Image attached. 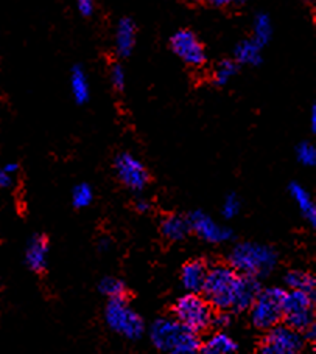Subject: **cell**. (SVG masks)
<instances>
[{
	"mask_svg": "<svg viewBox=\"0 0 316 354\" xmlns=\"http://www.w3.org/2000/svg\"><path fill=\"white\" fill-rule=\"evenodd\" d=\"M150 339L162 353L184 354L197 353L201 348L198 334L188 330L176 319H159L150 328Z\"/></svg>",
	"mask_w": 316,
	"mask_h": 354,
	"instance_id": "cell-1",
	"label": "cell"
},
{
	"mask_svg": "<svg viewBox=\"0 0 316 354\" xmlns=\"http://www.w3.org/2000/svg\"><path fill=\"white\" fill-rule=\"evenodd\" d=\"M286 284L290 289H299L304 292L315 295L316 292V281L315 277L304 270H292L286 277Z\"/></svg>",
	"mask_w": 316,
	"mask_h": 354,
	"instance_id": "cell-21",
	"label": "cell"
},
{
	"mask_svg": "<svg viewBox=\"0 0 316 354\" xmlns=\"http://www.w3.org/2000/svg\"><path fill=\"white\" fill-rule=\"evenodd\" d=\"M238 212H240V201H238L236 193H231L225 199V204H223V208H221V213H223V216L226 219H231L234 216H237Z\"/></svg>",
	"mask_w": 316,
	"mask_h": 354,
	"instance_id": "cell-27",
	"label": "cell"
},
{
	"mask_svg": "<svg viewBox=\"0 0 316 354\" xmlns=\"http://www.w3.org/2000/svg\"><path fill=\"white\" fill-rule=\"evenodd\" d=\"M109 248H111V244H109V241H106V239H103L102 241V244H100V250L102 252H106V250H109Z\"/></svg>",
	"mask_w": 316,
	"mask_h": 354,
	"instance_id": "cell-37",
	"label": "cell"
},
{
	"mask_svg": "<svg viewBox=\"0 0 316 354\" xmlns=\"http://www.w3.org/2000/svg\"><path fill=\"white\" fill-rule=\"evenodd\" d=\"M111 83L112 86L117 88V91H123L125 88V81H126V75H125V71L123 67L120 64H114L112 68H111Z\"/></svg>",
	"mask_w": 316,
	"mask_h": 354,
	"instance_id": "cell-28",
	"label": "cell"
},
{
	"mask_svg": "<svg viewBox=\"0 0 316 354\" xmlns=\"http://www.w3.org/2000/svg\"><path fill=\"white\" fill-rule=\"evenodd\" d=\"M105 320L114 333L128 340H137L143 336V320L123 299H109L105 309Z\"/></svg>",
	"mask_w": 316,
	"mask_h": 354,
	"instance_id": "cell-5",
	"label": "cell"
},
{
	"mask_svg": "<svg viewBox=\"0 0 316 354\" xmlns=\"http://www.w3.org/2000/svg\"><path fill=\"white\" fill-rule=\"evenodd\" d=\"M315 295L299 289H290L283 297L282 319L293 330L302 333L315 324Z\"/></svg>",
	"mask_w": 316,
	"mask_h": 354,
	"instance_id": "cell-7",
	"label": "cell"
},
{
	"mask_svg": "<svg viewBox=\"0 0 316 354\" xmlns=\"http://www.w3.org/2000/svg\"><path fill=\"white\" fill-rule=\"evenodd\" d=\"M94 189L87 183H80L72 192V204L77 208H86L92 204Z\"/></svg>",
	"mask_w": 316,
	"mask_h": 354,
	"instance_id": "cell-25",
	"label": "cell"
},
{
	"mask_svg": "<svg viewBox=\"0 0 316 354\" xmlns=\"http://www.w3.org/2000/svg\"><path fill=\"white\" fill-rule=\"evenodd\" d=\"M212 325L217 326L218 330H225L231 325V315L226 311H220L218 314H213L212 317Z\"/></svg>",
	"mask_w": 316,
	"mask_h": 354,
	"instance_id": "cell-29",
	"label": "cell"
},
{
	"mask_svg": "<svg viewBox=\"0 0 316 354\" xmlns=\"http://www.w3.org/2000/svg\"><path fill=\"white\" fill-rule=\"evenodd\" d=\"M236 62L246 66H258L262 62V47L254 39L240 42L236 47Z\"/></svg>",
	"mask_w": 316,
	"mask_h": 354,
	"instance_id": "cell-18",
	"label": "cell"
},
{
	"mask_svg": "<svg viewBox=\"0 0 316 354\" xmlns=\"http://www.w3.org/2000/svg\"><path fill=\"white\" fill-rule=\"evenodd\" d=\"M286 289L268 288L262 289L261 294L251 305V322L257 330L267 331L282 322L283 315V297Z\"/></svg>",
	"mask_w": 316,
	"mask_h": 354,
	"instance_id": "cell-6",
	"label": "cell"
},
{
	"mask_svg": "<svg viewBox=\"0 0 316 354\" xmlns=\"http://www.w3.org/2000/svg\"><path fill=\"white\" fill-rule=\"evenodd\" d=\"M209 2L215 6H226V5L234 3V0H209Z\"/></svg>",
	"mask_w": 316,
	"mask_h": 354,
	"instance_id": "cell-36",
	"label": "cell"
},
{
	"mask_svg": "<svg viewBox=\"0 0 316 354\" xmlns=\"http://www.w3.org/2000/svg\"><path fill=\"white\" fill-rule=\"evenodd\" d=\"M2 168L5 169L6 173L12 176V174L19 171V163H16V162H10V163H6V165H3Z\"/></svg>",
	"mask_w": 316,
	"mask_h": 354,
	"instance_id": "cell-34",
	"label": "cell"
},
{
	"mask_svg": "<svg viewBox=\"0 0 316 354\" xmlns=\"http://www.w3.org/2000/svg\"><path fill=\"white\" fill-rule=\"evenodd\" d=\"M170 47L173 53L187 66L200 67L204 64L206 53L203 44L195 36L191 30H179L170 39Z\"/></svg>",
	"mask_w": 316,
	"mask_h": 354,
	"instance_id": "cell-10",
	"label": "cell"
},
{
	"mask_svg": "<svg viewBox=\"0 0 316 354\" xmlns=\"http://www.w3.org/2000/svg\"><path fill=\"white\" fill-rule=\"evenodd\" d=\"M271 37H273V25H271V19L261 12V15H257L254 19V39L258 46L263 47L267 46V44L271 41Z\"/></svg>",
	"mask_w": 316,
	"mask_h": 354,
	"instance_id": "cell-22",
	"label": "cell"
},
{
	"mask_svg": "<svg viewBox=\"0 0 316 354\" xmlns=\"http://www.w3.org/2000/svg\"><path fill=\"white\" fill-rule=\"evenodd\" d=\"M187 223H188V227H191V232L197 233V235L201 239H204L206 243H211V244L227 243V241H231L234 236L231 229L218 225L209 216V214L201 212V210L192 212L191 214H188Z\"/></svg>",
	"mask_w": 316,
	"mask_h": 354,
	"instance_id": "cell-11",
	"label": "cell"
},
{
	"mask_svg": "<svg viewBox=\"0 0 316 354\" xmlns=\"http://www.w3.org/2000/svg\"><path fill=\"white\" fill-rule=\"evenodd\" d=\"M136 46V25L131 19L125 17L119 22L116 30V50L117 55L126 58L132 53Z\"/></svg>",
	"mask_w": 316,
	"mask_h": 354,
	"instance_id": "cell-15",
	"label": "cell"
},
{
	"mask_svg": "<svg viewBox=\"0 0 316 354\" xmlns=\"http://www.w3.org/2000/svg\"><path fill=\"white\" fill-rule=\"evenodd\" d=\"M302 337H304V340H308L310 344H315V340H316V326H315V324L308 326L307 330L302 331Z\"/></svg>",
	"mask_w": 316,
	"mask_h": 354,
	"instance_id": "cell-32",
	"label": "cell"
},
{
	"mask_svg": "<svg viewBox=\"0 0 316 354\" xmlns=\"http://www.w3.org/2000/svg\"><path fill=\"white\" fill-rule=\"evenodd\" d=\"M276 264V250L267 244L240 243L229 255V266L242 275L265 277L271 274Z\"/></svg>",
	"mask_w": 316,
	"mask_h": 354,
	"instance_id": "cell-2",
	"label": "cell"
},
{
	"mask_svg": "<svg viewBox=\"0 0 316 354\" xmlns=\"http://www.w3.org/2000/svg\"><path fill=\"white\" fill-rule=\"evenodd\" d=\"M245 2H246V0H234V3H238V5L240 3H245Z\"/></svg>",
	"mask_w": 316,
	"mask_h": 354,
	"instance_id": "cell-38",
	"label": "cell"
},
{
	"mask_svg": "<svg viewBox=\"0 0 316 354\" xmlns=\"http://www.w3.org/2000/svg\"><path fill=\"white\" fill-rule=\"evenodd\" d=\"M71 91L72 97L77 101L78 104L87 103V100L91 97V88H89V81L85 71L81 67H75L71 75Z\"/></svg>",
	"mask_w": 316,
	"mask_h": 354,
	"instance_id": "cell-19",
	"label": "cell"
},
{
	"mask_svg": "<svg viewBox=\"0 0 316 354\" xmlns=\"http://www.w3.org/2000/svg\"><path fill=\"white\" fill-rule=\"evenodd\" d=\"M207 264L204 261L193 260L188 261L181 269V283L188 292L200 294L203 289V284L207 275Z\"/></svg>",
	"mask_w": 316,
	"mask_h": 354,
	"instance_id": "cell-14",
	"label": "cell"
},
{
	"mask_svg": "<svg viewBox=\"0 0 316 354\" xmlns=\"http://www.w3.org/2000/svg\"><path fill=\"white\" fill-rule=\"evenodd\" d=\"M12 183V177L5 171L3 168H0V188H8Z\"/></svg>",
	"mask_w": 316,
	"mask_h": 354,
	"instance_id": "cell-31",
	"label": "cell"
},
{
	"mask_svg": "<svg viewBox=\"0 0 316 354\" xmlns=\"http://www.w3.org/2000/svg\"><path fill=\"white\" fill-rule=\"evenodd\" d=\"M114 168H116L119 180L126 188L132 189V192H142L150 183V174L147 168H145L143 163L137 157L128 153H122L116 157Z\"/></svg>",
	"mask_w": 316,
	"mask_h": 354,
	"instance_id": "cell-9",
	"label": "cell"
},
{
	"mask_svg": "<svg viewBox=\"0 0 316 354\" xmlns=\"http://www.w3.org/2000/svg\"><path fill=\"white\" fill-rule=\"evenodd\" d=\"M49 261V239L44 235H35L30 239L25 252V263L33 272H42Z\"/></svg>",
	"mask_w": 316,
	"mask_h": 354,
	"instance_id": "cell-13",
	"label": "cell"
},
{
	"mask_svg": "<svg viewBox=\"0 0 316 354\" xmlns=\"http://www.w3.org/2000/svg\"><path fill=\"white\" fill-rule=\"evenodd\" d=\"M288 193L292 194L293 201L296 202V205L299 207V210L302 214H304V218L312 225H316V207H315V202L312 201L310 193H308L307 189L298 182L290 183Z\"/></svg>",
	"mask_w": 316,
	"mask_h": 354,
	"instance_id": "cell-16",
	"label": "cell"
},
{
	"mask_svg": "<svg viewBox=\"0 0 316 354\" xmlns=\"http://www.w3.org/2000/svg\"><path fill=\"white\" fill-rule=\"evenodd\" d=\"M195 2H201V0H195Z\"/></svg>",
	"mask_w": 316,
	"mask_h": 354,
	"instance_id": "cell-39",
	"label": "cell"
},
{
	"mask_svg": "<svg viewBox=\"0 0 316 354\" xmlns=\"http://www.w3.org/2000/svg\"><path fill=\"white\" fill-rule=\"evenodd\" d=\"M261 290H262V286L261 283H258L257 277L240 274L231 309H234V311L237 313L249 309L252 303H254V300L257 299V295L261 294Z\"/></svg>",
	"mask_w": 316,
	"mask_h": 354,
	"instance_id": "cell-12",
	"label": "cell"
},
{
	"mask_svg": "<svg viewBox=\"0 0 316 354\" xmlns=\"http://www.w3.org/2000/svg\"><path fill=\"white\" fill-rule=\"evenodd\" d=\"M238 277V272L225 264L213 266L212 269L207 270L201 292L212 308L218 311H229L234 303V295H236Z\"/></svg>",
	"mask_w": 316,
	"mask_h": 354,
	"instance_id": "cell-3",
	"label": "cell"
},
{
	"mask_svg": "<svg viewBox=\"0 0 316 354\" xmlns=\"http://www.w3.org/2000/svg\"><path fill=\"white\" fill-rule=\"evenodd\" d=\"M175 319L197 334L212 326L213 308L204 295L191 292L179 297L173 306Z\"/></svg>",
	"mask_w": 316,
	"mask_h": 354,
	"instance_id": "cell-4",
	"label": "cell"
},
{
	"mask_svg": "<svg viewBox=\"0 0 316 354\" xmlns=\"http://www.w3.org/2000/svg\"><path fill=\"white\" fill-rule=\"evenodd\" d=\"M98 290L103 295H106L107 299H123V297H126L125 283L114 277H105L98 283Z\"/></svg>",
	"mask_w": 316,
	"mask_h": 354,
	"instance_id": "cell-23",
	"label": "cell"
},
{
	"mask_svg": "<svg viewBox=\"0 0 316 354\" xmlns=\"http://www.w3.org/2000/svg\"><path fill=\"white\" fill-rule=\"evenodd\" d=\"M238 66L236 61L231 59H223L218 62V66L215 67L213 71V83L217 86H226L229 83V80L234 78L237 75Z\"/></svg>",
	"mask_w": 316,
	"mask_h": 354,
	"instance_id": "cell-24",
	"label": "cell"
},
{
	"mask_svg": "<svg viewBox=\"0 0 316 354\" xmlns=\"http://www.w3.org/2000/svg\"><path fill=\"white\" fill-rule=\"evenodd\" d=\"M296 157L298 160L306 167H315L316 163V149L312 143L302 142L298 148H296Z\"/></svg>",
	"mask_w": 316,
	"mask_h": 354,
	"instance_id": "cell-26",
	"label": "cell"
},
{
	"mask_svg": "<svg viewBox=\"0 0 316 354\" xmlns=\"http://www.w3.org/2000/svg\"><path fill=\"white\" fill-rule=\"evenodd\" d=\"M78 10L83 16H91L94 12V0H77Z\"/></svg>",
	"mask_w": 316,
	"mask_h": 354,
	"instance_id": "cell-30",
	"label": "cell"
},
{
	"mask_svg": "<svg viewBox=\"0 0 316 354\" xmlns=\"http://www.w3.org/2000/svg\"><path fill=\"white\" fill-rule=\"evenodd\" d=\"M237 350H238L237 342H234V339H231L223 331L215 333L213 336L209 337V340H206V342L201 345V348H200V351L209 353V354H212V353H234Z\"/></svg>",
	"mask_w": 316,
	"mask_h": 354,
	"instance_id": "cell-20",
	"label": "cell"
},
{
	"mask_svg": "<svg viewBox=\"0 0 316 354\" xmlns=\"http://www.w3.org/2000/svg\"><path fill=\"white\" fill-rule=\"evenodd\" d=\"M188 232H191V227H188L187 218L178 216V214H170L161 224L162 236L172 243L182 241L188 235Z\"/></svg>",
	"mask_w": 316,
	"mask_h": 354,
	"instance_id": "cell-17",
	"label": "cell"
},
{
	"mask_svg": "<svg viewBox=\"0 0 316 354\" xmlns=\"http://www.w3.org/2000/svg\"><path fill=\"white\" fill-rule=\"evenodd\" d=\"M136 210L141 212V213H145L150 210V202L147 199H139L136 201Z\"/></svg>",
	"mask_w": 316,
	"mask_h": 354,
	"instance_id": "cell-33",
	"label": "cell"
},
{
	"mask_svg": "<svg viewBox=\"0 0 316 354\" xmlns=\"http://www.w3.org/2000/svg\"><path fill=\"white\" fill-rule=\"evenodd\" d=\"M310 128L313 132H316V104L312 106L310 111Z\"/></svg>",
	"mask_w": 316,
	"mask_h": 354,
	"instance_id": "cell-35",
	"label": "cell"
},
{
	"mask_svg": "<svg viewBox=\"0 0 316 354\" xmlns=\"http://www.w3.org/2000/svg\"><path fill=\"white\" fill-rule=\"evenodd\" d=\"M267 336L258 346L263 354H296L304 348L306 340L302 333L293 330L287 324H277L267 330Z\"/></svg>",
	"mask_w": 316,
	"mask_h": 354,
	"instance_id": "cell-8",
	"label": "cell"
}]
</instances>
